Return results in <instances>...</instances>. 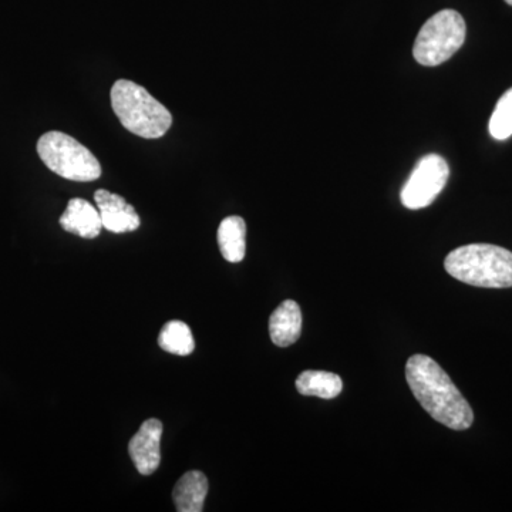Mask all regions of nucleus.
Returning a JSON list of instances; mask_svg holds the SVG:
<instances>
[{
	"mask_svg": "<svg viewBox=\"0 0 512 512\" xmlns=\"http://www.w3.org/2000/svg\"><path fill=\"white\" fill-rule=\"evenodd\" d=\"M406 379L424 410L451 430L470 429L473 409L443 367L426 355L407 360Z\"/></svg>",
	"mask_w": 512,
	"mask_h": 512,
	"instance_id": "1",
	"label": "nucleus"
},
{
	"mask_svg": "<svg viewBox=\"0 0 512 512\" xmlns=\"http://www.w3.org/2000/svg\"><path fill=\"white\" fill-rule=\"evenodd\" d=\"M444 268L463 284L478 288H512V252L490 244H471L447 255Z\"/></svg>",
	"mask_w": 512,
	"mask_h": 512,
	"instance_id": "2",
	"label": "nucleus"
},
{
	"mask_svg": "<svg viewBox=\"0 0 512 512\" xmlns=\"http://www.w3.org/2000/svg\"><path fill=\"white\" fill-rule=\"evenodd\" d=\"M111 106L120 123L138 137H163L173 124V116L140 84L117 80L111 87Z\"/></svg>",
	"mask_w": 512,
	"mask_h": 512,
	"instance_id": "3",
	"label": "nucleus"
},
{
	"mask_svg": "<svg viewBox=\"0 0 512 512\" xmlns=\"http://www.w3.org/2000/svg\"><path fill=\"white\" fill-rule=\"evenodd\" d=\"M37 153L49 170L66 180L90 183L101 177V165L92 151L60 131L43 134Z\"/></svg>",
	"mask_w": 512,
	"mask_h": 512,
	"instance_id": "4",
	"label": "nucleus"
},
{
	"mask_svg": "<svg viewBox=\"0 0 512 512\" xmlns=\"http://www.w3.org/2000/svg\"><path fill=\"white\" fill-rule=\"evenodd\" d=\"M467 26L456 10L446 9L431 16L414 43L413 55L421 66L433 67L447 62L466 40Z\"/></svg>",
	"mask_w": 512,
	"mask_h": 512,
	"instance_id": "5",
	"label": "nucleus"
},
{
	"mask_svg": "<svg viewBox=\"0 0 512 512\" xmlns=\"http://www.w3.org/2000/svg\"><path fill=\"white\" fill-rule=\"evenodd\" d=\"M448 175L450 170L443 157L429 154L421 158L400 194L404 207L409 210L429 207L446 187Z\"/></svg>",
	"mask_w": 512,
	"mask_h": 512,
	"instance_id": "6",
	"label": "nucleus"
},
{
	"mask_svg": "<svg viewBox=\"0 0 512 512\" xmlns=\"http://www.w3.org/2000/svg\"><path fill=\"white\" fill-rule=\"evenodd\" d=\"M161 437L163 423L157 419H150L141 424L140 430L128 444V453L141 476H151L160 467Z\"/></svg>",
	"mask_w": 512,
	"mask_h": 512,
	"instance_id": "7",
	"label": "nucleus"
},
{
	"mask_svg": "<svg viewBox=\"0 0 512 512\" xmlns=\"http://www.w3.org/2000/svg\"><path fill=\"white\" fill-rule=\"evenodd\" d=\"M97 210L100 212L103 228L114 234L133 232L140 228V217L133 205L128 204L120 195L106 190L96 191L94 194Z\"/></svg>",
	"mask_w": 512,
	"mask_h": 512,
	"instance_id": "8",
	"label": "nucleus"
},
{
	"mask_svg": "<svg viewBox=\"0 0 512 512\" xmlns=\"http://www.w3.org/2000/svg\"><path fill=\"white\" fill-rule=\"evenodd\" d=\"M60 225L64 231L86 239L99 237L103 228L99 210L82 198L69 201L66 211L60 217Z\"/></svg>",
	"mask_w": 512,
	"mask_h": 512,
	"instance_id": "9",
	"label": "nucleus"
},
{
	"mask_svg": "<svg viewBox=\"0 0 512 512\" xmlns=\"http://www.w3.org/2000/svg\"><path fill=\"white\" fill-rule=\"evenodd\" d=\"M302 333V312L295 301L282 302L269 318V335L279 348L298 342Z\"/></svg>",
	"mask_w": 512,
	"mask_h": 512,
	"instance_id": "10",
	"label": "nucleus"
},
{
	"mask_svg": "<svg viewBox=\"0 0 512 512\" xmlns=\"http://www.w3.org/2000/svg\"><path fill=\"white\" fill-rule=\"evenodd\" d=\"M208 494V478L201 471H188L175 484L173 500L180 512H201Z\"/></svg>",
	"mask_w": 512,
	"mask_h": 512,
	"instance_id": "11",
	"label": "nucleus"
},
{
	"mask_svg": "<svg viewBox=\"0 0 512 512\" xmlns=\"http://www.w3.org/2000/svg\"><path fill=\"white\" fill-rule=\"evenodd\" d=\"M218 245L225 261L238 264L247 252V224L241 217H228L218 228Z\"/></svg>",
	"mask_w": 512,
	"mask_h": 512,
	"instance_id": "12",
	"label": "nucleus"
},
{
	"mask_svg": "<svg viewBox=\"0 0 512 512\" xmlns=\"http://www.w3.org/2000/svg\"><path fill=\"white\" fill-rule=\"evenodd\" d=\"M296 389L302 396H315L319 399H335L343 390V382L336 373L322 370H305L296 379Z\"/></svg>",
	"mask_w": 512,
	"mask_h": 512,
	"instance_id": "13",
	"label": "nucleus"
},
{
	"mask_svg": "<svg viewBox=\"0 0 512 512\" xmlns=\"http://www.w3.org/2000/svg\"><path fill=\"white\" fill-rule=\"evenodd\" d=\"M158 346L175 356H188L194 352L195 340L190 326L181 320L165 323L158 336Z\"/></svg>",
	"mask_w": 512,
	"mask_h": 512,
	"instance_id": "14",
	"label": "nucleus"
},
{
	"mask_svg": "<svg viewBox=\"0 0 512 512\" xmlns=\"http://www.w3.org/2000/svg\"><path fill=\"white\" fill-rule=\"evenodd\" d=\"M488 128L495 140L503 141L512 136V89L498 100Z\"/></svg>",
	"mask_w": 512,
	"mask_h": 512,
	"instance_id": "15",
	"label": "nucleus"
},
{
	"mask_svg": "<svg viewBox=\"0 0 512 512\" xmlns=\"http://www.w3.org/2000/svg\"><path fill=\"white\" fill-rule=\"evenodd\" d=\"M505 2L508 3V5H511L512 6V0H505Z\"/></svg>",
	"mask_w": 512,
	"mask_h": 512,
	"instance_id": "16",
	"label": "nucleus"
}]
</instances>
